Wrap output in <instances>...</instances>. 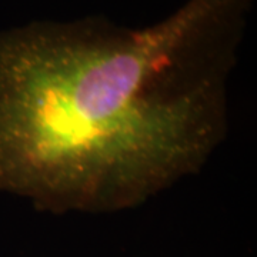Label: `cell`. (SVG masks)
<instances>
[{
	"mask_svg": "<svg viewBox=\"0 0 257 257\" xmlns=\"http://www.w3.org/2000/svg\"><path fill=\"white\" fill-rule=\"evenodd\" d=\"M253 0H187L143 29L104 18L0 35V189L42 210L136 207L193 175L227 128Z\"/></svg>",
	"mask_w": 257,
	"mask_h": 257,
	"instance_id": "cell-1",
	"label": "cell"
}]
</instances>
